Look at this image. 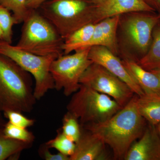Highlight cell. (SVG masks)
Masks as SVG:
<instances>
[{
    "label": "cell",
    "mask_w": 160,
    "mask_h": 160,
    "mask_svg": "<svg viewBox=\"0 0 160 160\" xmlns=\"http://www.w3.org/2000/svg\"><path fill=\"white\" fill-rule=\"evenodd\" d=\"M97 7L90 0H50L39 12L65 41L82 26L97 23Z\"/></svg>",
    "instance_id": "3957f363"
},
{
    "label": "cell",
    "mask_w": 160,
    "mask_h": 160,
    "mask_svg": "<svg viewBox=\"0 0 160 160\" xmlns=\"http://www.w3.org/2000/svg\"><path fill=\"white\" fill-rule=\"evenodd\" d=\"M26 0H0V5L12 12L18 24L23 22L31 10L28 9Z\"/></svg>",
    "instance_id": "7402d4cb"
},
{
    "label": "cell",
    "mask_w": 160,
    "mask_h": 160,
    "mask_svg": "<svg viewBox=\"0 0 160 160\" xmlns=\"http://www.w3.org/2000/svg\"><path fill=\"white\" fill-rule=\"evenodd\" d=\"M93 4L96 5L97 6H99L101 4L105 2L106 0H90Z\"/></svg>",
    "instance_id": "f546056e"
},
{
    "label": "cell",
    "mask_w": 160,
    "mask_h": 160,
    "mask_svg": "<svg viewBox=\"0 0 160 160\" xmlns=\"http://www.w3.org/2000/svg\"><path fill=\"white\" fill-rule=\"evenodd\" d=\"M81 127V136L76 143L75 149L70 160H108L105 143L97 136Z\"/></svg>",
    "instance_id": "7c38bea8"
},
{
    "label": "cell",
    "mask_w": 160,
    "mask_h": 160,
    "mask_svg": "<svg viewBox=\"0 0 160 160\" xmlns=\"http://www.w3.org/2000/svg\"></svg>",
    "instance_id": "e575fe53"
},
{
    "label": "cell",
    "mask_w": 160,
    "mask_h": 160,
    "mask_svg": "<svg viewBox=\"0 0 160 160\" xmlns=\"http://www.w3.org/2000/svg\"><path fill=\"white\" fill-rule=\"evenodd\" d=\"M137 106L140 114L149 124L160 122V95L145 94L137 97Z\"/></svg>",
    "instance_id": "2e32d148"
},
{
    "label": "cell",
    "mask_w": 160,
    "mask_h": 160,
    "mask_svg": "<svg viewBox=\"0 0 160 160\" xmlns=\"http://www.w3.org/2000/svg\"><path fill=\"white\" fill-rule=\"evenodd\" d=\"M3 131L6 137L22 142L33 143L35 139L34 134L27 128L15 126L8 121L3 126Z\"/></svg>",
    "instance_id": "603a6c76"
},
{
    "label": "cell",
    "mask_w": 160,
    "mask_h": 160,
    "mask_svg": "<svg viewBox=\"0 0 160 160\" xmlns=\"http://www.w3.org/2000/svg\"><path fill=\"white\" fill-rule=\"evenodd\" d=\"M0 40H3V32L0 27Z\"/></svg>",
    "instance_id": "d6a6232c"
},
{
    "label": "cell",
    "mask_w": 160,
    "mask_h": 160,
    "mask_svg": "<svg viewBox=\"0 0 160 160\" xmlns=\"http://www.w3.org/2000/svg\"><path fill=\"white\" fill-rule=\"evenodd\" d=\"M125 160H160V136L155 125L149 124L132 145Z\"/></svg>",
    "instance_id": "8fae6325"
},
{
    "label": "cell",
    "mask_w": 160,
    "mask_h": 160,
    "mask_svg": "<svg viewBox=\"0 0 160 160\" xmlns=\"http://www.w3.org/2000/svg\"><path fill=\"white\" fill-rule=\"evenodd\" d=\"M89 58L92 62L101 65L126 83L135 94L138 96L145 94L124 66L122 61L107 48L101 46L90 47Z\"/></svg>",
    "instance_id": "30bf717a"
},
{
    "label": "cell",
    "mask_w": 160,
    "mask_h": 160,
    "mask_svg": "<svg viewBox=\"0 0 160 160\" xmlns=\"http://www.w3.org/2000/svg\"><path fill=\"white\" fill-rule=\"evenodd\" d=\"M152 72L154 73L158 77L160 80V69H153V70H150Z\"/></svg>",
    "instance_id": "4dcf8cb0"
},
{
    "label": "cell",
    "mask_w": 160,
    "mask_h": 160,
    "mask_svg": "<svg viewBox=\"0 0 160 160\" xmlns=\"http://www.w3.org/2000/svg\"><path fill=\"white\" fill-rule=\"evenodd\" d=\"M0 53L10 58L33 77L35 83L34 94L37 100L41 99L48 91L54 89L50 69L56 58L34 54L3 40H0Z\"/></svg>",
    "instance_id": "8992f818"
},
{
    "label": "cell",
    "mask_w": 160,
    "mask_h": 160,
    "mask_svg": "<svg viewBox=\"0 0 160 160\" xmlns=\"http://www.w3.org/2000/svg\"><path fill=\"white\" fill-rule=\"evenodd\" d=\"M137 62L148 71L160 67V25L155 27L150 47L145 55L138 60Z\"/></svg>",
    "instance_id": "d6986e66"
},
{
    "label": "cell",
    "mask_w": 160,
    "mask_h": 160,
    "mask_svg": "<svg viewBox=\"0 0 160 160\" xmlns=\"http://www.w3.org/2000/svg\"><path fill=\"white\" fill-rule=\"evenodd\" d=\"M3 127L0 128V160L18 159L21 152L31 147L32 143L6 137Z\"/></svg>",
    "instance_id": "ac0fdd59"
},
{
    "label": "cell",
    "mask_w": 160,
    "mask_h": 160,
    "mask_svg": "<svg viewBox=\"0 0 160 160\" xmlns=\"http://www.w3.org/2000/svg\"><path fill=\"white\" fill-rule=\"evenodd\" d=\"M155 11L144 0H106L97 7V23L106 18L130 12Z\"/></svg>",
    "instance_id": "5bb4252c"
},
{
    "label": "cell",
    "mask_w": 160,
    "mask_h": 160,
    "mask_svg": "<svg viewBox=\"0 0 160 160\" xmlns=\"http://www.w3.org/2000/svg\"><path fill=\"white\" fill-rule=\"evenodd\" d=\"M137 97L135 94L127 105L109 119L81 126L111 148L114 159H124L129 148L146 128V120L137 106Z\"/></svg>",
    "instance_id": "6da1fadb"
},
{
    "label": "cell",
    "mask_w": 160,
    "mask_h": 160,
    "mask_svg": "<svg viewBox=\"0 0 160 160\" xmlns=\"http://www.w3.org/2000/svg\"><path fill=\"white\" fill-rule=\"evenodd\" d=\"M39 154L42 157L46 160H70V157L68 156L58 152L56 154L52 153L49 148L45 144L41 147Z\"/></svg>",
    "instance_id": "484cf974"
},
{
    "label": "cell",
    "mask_w": 160,
    "mask_h": 160,
    "mask_svg": "<svg viewBox=\"0 0 160 160\" xmlns=\"http://www.w3.org/2000/svg\"><path fill=\"white\" fill-rule=\"evenodd\" d=\"M90 47L81 48L72 54H63L52 63L50 71L54 89L62 90L66 97L76 92L81 86L80 80L84 72L92 63L89 58Z\"/></svg>",
    "instance_id": "ba28073f"
},
{
    "label": "cell",
    "mask_w": 160,
    "mask_h": 160,
    "mask_svg": "<svg viewBox=\"0 0 160 160\" xmlns=\"http://www.w3.org/2000/svg\"><path fill=\"white\" fill-rule=\"evenodd\" d=\"M31 75L0 53V111L30 112L37 100Z\"/></svg>",
    "instance_id": "7a4b0ae2"
},
{
    "label": "cell",
    "mask_w": 160,
    "mask_h": 160,
    "mask_svg": "<svg viewBox=\"0 0 160 160\" xmlns=\"http://www.w3.org/2000/svg\"><path fill=\"white\" fill-rule=\"evenodd\" d=\"M22 112L14 110H8L3 112L5 118L8 120V122L15 126L27 128L33 126L35 120L26 118L22 114Z\"/></svg>",
    "instance_id": "d4e9b609"
},
{
    "label": "cell",
    "mask_w": 160,
    "mask_h": 160,
    "mask_svg": "<svg viewBox=\"0 0 160 160\" xmlns=\"http://www.w3.org/2000/svg\"><path fill=\"white\" fill-rule=\"evenodd\" d=\"M158 69H160V67L159 68H158Z\"/></svg>",
    "instance_id": "836d02e7"
},
{
    "label": "cell",
    "mask_w": 160,
    "mask_h": 160,
    "mask_svg": "<svg viewBox=\"0 0 160 160\" xmlns=\"http://www.w3.org/2000/svg\"><path fill=\"white\" fill-rule=\"evenodd\" d=\"M156 127L158 133L160 136V122L157 125H156Z\"/></svg>",
    "instance_id": "1f68e13d"
},
{
    "label": "cell",
    "mask_w": 160,
    "mask_h": 160,
    "mask_svg": "<svg viewBox=\"0 0 160 160\" xmlns=\"http://www.w3.org/2000/svg\"><path fill=\"white\" fill-rule=\"evenodd\" d=\"M64 43L53 25L38 10H31L23 22L21 36L15 46L38 55L58 58L64 54Z\"/></svg>",
    "instance_id": "277c9868"
},
{
    "label": "cell",
    "mask_w": 160,
    "mask_h": 160,
    "mask_svg": "<svg viewBox=\"0 0 160 160\" xmlns=\"http://www.w3.org/2000/svg\"><path fill=\"white\" fill-rule=\"evenodd\" d=\"M120 16L106 18L96 23L94 32L87 47L101 46L112 53H118L117 31Z\"/></svg>",
    "instance_id": "4fadbf2b"
},
{
    "label": "cell",
    "mask_w": 160,
    "mask_h": 160,
    "mask_svg": "<svg viewBox=\"0 0 160 160\" xmlns=\"http://www.w3.org/2000/svg\"><path fill=\"white\" fill-rule=\"evenodd\" d=\"M80 83L109 96L122 107L135 95L126 83L96 63H92L84 72Z\"/></svg>",
    "instance_id": "9c48e42d"
},
{
    "label": "cell",
    "mask_w": 160,
    "mask_h": 160,
    "mask_svg": "<svg viewBox=\"0 0 160 160\" xmlns=\"http://www.w3.org/2000/svg\"><path fill=\"white\" fill-rule=\"evenodd\" d=\"M95 24L91 23L85 25L66 38L63 45L64 54H69L72 52L81 48H87L94 32Z\"/></svg>",
    "instance_id": "e0dca14e"
},
{
    "label": "cell",
    "mask_w": 160,
    "mask_h": 160,
    "mask_svg": "<svg viewBox=\"0 0 160 160\" xmlns=\"http://www.w3.org/2000/svg\"><path fill=\"white\" fill-rule=\"evenodd\" d=\"M145 2L155 11H160V0H144Z\"/></svg>",
    "instance_id": "83f0119b"
},
{
    "label": "cell",
    "mask_w": 160,
    "mask_h": 160,
    "mask_svg": "<svg viewBox=\"0 0 160 160\" xmlns=\"http://www.w3.org/2000/svg\"><path fill=\"white\" fill-rule=\"evenodd\" d=\"M62 132L69 140L76 143L81 136L82 127L78 119L67 111L63 117Z\"/></svg>",
    "instance_id": "44dd1931"
},
{
    "label": "cell",
    "mask_w": 160,
    "mask_h": 160,
    "mask_svg": "<svg viewBox=\"0 0 160 160\" xmlns=\"http://www.w3.org/2000/svg\"><path fill=\"white\" fill-rule=\"evenodd\" d=\"M122 108L109 96L83 85L67 106V111L77 118L81 126L104 122Z\"/></svg>",
    "instance_id": "5b68a950"
},
{
    "label": "cell",
    "mask_w": 160,
    "mask_h": 160,
    "mask_svg": "<svg viewBox=\"0 0 160 160\" xmlns=\"http://www.w3.org/2000/svg\"><path fill=\"white\" fill-rule=\"evenodd\" d=\"M18 22L8 9L0 5V27L3 32V41L11 44L12 27Z\"/></svg>",
    "instance_id": "cb8c5ba5"
},
{
    "label": "cell",
    "mask_w": 160,
    "mask_h": 160,
    "mask_svg": "<svg viewBox=\"0 0 160 160\" xmlns=\"http://www.w3.org/2000/svg\"><path fill=\"white\" fill-rule=\"evenodd\" d=\"M121 16L123 17H120L119 25L124 45L134 53L135 60L137 62L136 57L139 56V60L146 54L150 47L152 32L159 22L160 15L140 12Z\"/></svg>",
    "instance_id": "52a82bcc"
},
{
    "label": "cell",
    "mask_w": 160,
    "mask_h": 160,
    "mask_svg": "<svg viewBox=\"0 0 160 160\" xmlns=\"http://www.w3.org/2000/svg\"><path fill=\"white\" fill-rule=\"evenodd\" d=\"M5 118L3 115V112L0 111V128L3 127L7 122L5 120Z\"/></svg>",
    "instance_id": "f1b7e54d"
},
{
    "label": "cell",
    "mask_w": 160,
    "mask_h": 160,
    "mask_svg": "<svg viewBox=\"0 0 160 160\" xmlns=\"http://www.w3.org/2000/svg\"><path fill=\"white\" fill-rule=\"evenodd\" d=\"M122 61L145 94L160 95V80L156 75L144 69L130 58L123 57Z\"/></svg>",
    "instance_id": "9a60e30c"
},
{
    "label": "cell",
    "mask_w": 160,
    "mask_h": 160,
    "mask_svg": "<svg viewBox=\"0 0 160 160\" xmlns=\"http://www.w3.org/2000/svg\"><path fill=\"white\" fill-rule=\"evenodd\" d=\"M45 144L49 149L53 148L69 157L74 153L76 147V143L67 138L61 128L57 130L56 136Z\"/></svg>",
    "instance_id": "ffe728a7"
},
{
    "label": "cell",
    "mask_w": 160,
    "mask_h": 160,
    "mask_svg": "<svg viewBox=\"0 0 160 160\" xmlns=\"http://www.w3.org/2000/svg\"><path fill=\"white\" fill-rule=\"evenodd\" d=\"M50 0H26V4L29 10H38L44 3Z\"/></svg>",
    "instance_id": "4316f807"
}]
</instances>
